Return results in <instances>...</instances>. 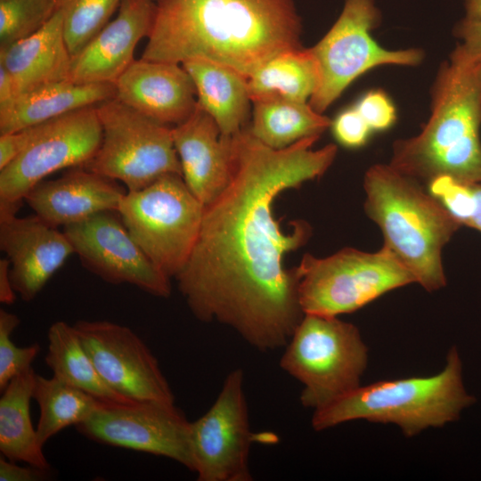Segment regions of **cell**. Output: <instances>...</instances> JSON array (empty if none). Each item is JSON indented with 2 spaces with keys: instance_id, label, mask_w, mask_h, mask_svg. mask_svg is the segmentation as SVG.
<instances>
[{
  "instance_id": "cell-38",
  "label": "cell",
  "mask_w": 481,
  "mask_h": 481,
  "mask_svg": "<svg viewBox=\"0 0 481 481\" xmlns=\"http://www.w3.org/2000/svg\"><path fill=\"white\" fill-rule=\"evenodd\" d=\"M17 97L18 94L12 76L0 65V112L7 110Z\"/></svg>"
},
{
  "instance_id": "cell-40",
  "label": "cell",
  "mask_w": 481,
  "mask_h": 481,
  "mask_svg": "<svg viewBox=\"0 0 481 481\" xmlns=\"http://www.w3.org/2000/svg\"><path fill=\"white\" fill-rule=\"evenodd\" d=\"M466 10L465 18H481V0H463Z\"/></svg>"
},
{
  "instance_id": "cell-6",
  "label": "cell",
  "mask_w": 481,
  "mask_h": 481,
  "mask_svg": "<svg viewBox=\"0 0 481 481\" xmlns=\"http://www.w3.org/2000/svg\"><path fill=\"white\" fill-rule=\"evenodd\" d=\"M286 346L280 365L303 385L304 407L320 410L361 386L368 347L353 323L305 314Z\"/></svg>"
},
{
  "instance_id": "cell-24",
  "label": "cell",
  "mask_w": 481,
  "mask_h": 481,
  "mask_svg": "<svg viewBox=\"0 0 481 481\" xmlns=\"http://www.w3.org/2000/svg\"><path fill=\"white\" fill-rule=\"evenodd\" d=\"M35 376L30 368L13 378L1 391L0 451L10 461L51 470L30 418Z\"/></svg>"
},
{
  "instance_id": "cell-18",
  "label": "cell",
  "mask_w": 481,
  "mask_h": 481,
  "mask_svg": "<svg viewBox=\"0 0 481 481\" xmlns=\"http://www.w3.org/2000/svg\"><path fill=\"white\" fill-rule=\"evenodd\" d=\"M118 12L71 60L69 80L116 83L134 62L139 41L149 37L157 11L154 0H122Z\"/></svg>"
},
{
  "instance_id": "cell-25",
  "label": "cell",
  "mask_w": 481,
  "mask_h": 481,
  "mask_svg": "<svg viewBox=\"0 0 481 481\" xmlns=\"http://www.w3.org/2000/svg\"><path fill=\"white\" fill-rule=\"evenodd\" d=\"M45 363L54 377L106 404L137 403L112 389L98 372L74 325L53 322L47 332Z\"/></svg>"
},
{
  "instance_id": "cell-9",
  "label": "cell",
  "mask_w": 481,
  "mask_h": 481,
  "mask_svg": "<svg viewBox=\"0 0 481 481\" xmlns=\"http://www.w3.org/2000/svg\"><path fill=\"white\" fill-rule=\"evenodd\" d=\"M101 145L86 168L138 191L162 175H182L172 127L159 123L116 98L96 106Z\"/></svg>"
},
{
  "instance_id": "cell-2",
  "label": "cell",
  "mask_w": 481,
  "mask_h": 481,
  "mask_svg": "<svg viewBox=\"0 0 481 481\" xmlns=\"http://www.w3.org/2000/svg\"><path fill=\"white\" fill-rule=\"evenodd\" d=\"M292 0H158L142 58L205 60L249 77L277 54L301 48Z\"/></svg>"
},
{
  "instance_id": "cell-14",
  "label": "cell",
  "mask_w": 481,
  "mask_h": 481,
  "mask_svg": "<svg viewBox=\"0 0 481 481\" xmlns=\"http://www.w3.org/2000/svg\"><path fill=\"white\" fill-rule=\"evenodd\" d=\"M81 265L102 281L130 284L159 298L171 294L170 278L145 255L117 210L63 227Z\"/></svg>"
},
{
  "instance_id": "cell-3",
  "label": "cell",
  "mask_w": 481,
  "mask_h": 481,
  "mask_svg": "<svg viewBox=\"0 0 481 481\" xmlns=\"http://www.w3.org/2000/svg\"><path fill=\"white\" fill-rule=\"evenodd\" d=\"M481 64L444 62L420 134L393 143L389 165L420 183L439 176L481 183Z\"/></svg>"
},
{
  "instance_id": "cell-1",
  "label": "cell",
  "mask_w": 481,
  "mask_h": 481,
  "mask_svg": "<svg viewBox=\"0 0 481 481\" xmlns=\"http://www.w3.org/2000/svg\"><path fill=\"white\" fill-rule=\"evenodd\" d=\"M320 136L274 150L249 125L233 135L235 162L225 189L205 206L193 249L175 276L192 314L203 322L232 328L260 351L286 346L304 316L296 267L284 256L312 235L305 220L283 231L273 213L284 192L322 176L338 151L330 143L313 149Z\"/></svg>"
},
{
  "instance_id": "cell-11",
  "label": "cell",
  "mask_w": 481,
  "mask_h": 481,
  "mask_svg": "<svg viewBox=\"0 0 481 481\" xmlns=\"http://www.w3.org/2000/svg\"><path fill=\"white\" fill-rule=\"evenodd\" d=\"M23 151L0 170V206L18 208L26 195L49 175L85 167L102 137L96 106L82 108L30 126Z\"/></svg>"
},
{
  "instance_id": "cell-5",
  "label": "cell",
  "mask_w": 481,
  "mask_h": 481,
  "mask_svg": "<svg viewBox=\"0 0 481 481\" xmlns=\"http://www.w3.org/2000/svg\"><path fill=\"white\" fill-rule=\"evenodd\" d=\"M476 401L465 387L460 352L452 346L437 373L361 385L314 411L311 422L316 431L359 420L394 424L405 436L412 437L458 420Z\"/></svg>"
},
{
  "instance_id": "cell-7",
  "label": "cell",
  "mask_w": 481,
  "mask_h": 481,
  "mask_svg": "<svg viewBox=\"0 0 481 481\" xmlns=\"http://www.w3.org/2000/svg\"><path fill=\"white\" fill-rule=\"evenodd\" d=\"M304 314L338 316L411 283V272L387 248L365 252L344 248L326 257L305 254L296 267Z\"/></svg>"
},
{
  "instance_id": "cell-36",
  "label": "cell",
  "mask_w": 481,
  "mask_h": 481,
  "mask_svg": "<svg viewBox=\"0 0 481 481\" xmlns=\"http://www.w3.org/2000/svg\"><path fill=\"white\" fill-rule=\"evenodd\" d=\"M51 470L41 469L29 465L20 466L4 456L0 457L1 481H38L50 477Z\"/></svg>"
},
{
  "instance_id": "cell-21",
  "label": "cell",
  "mask_w": 481,
  "mask_h": 481,
  "mask_svg": "<svg viewBox=\"0 0 481 481\" xmlns=\"http://www.w3.org/2000/svg\"><path fill=\"white\" fill-rule=\"evenodd\" d=\"M75 0H60L52 18L32 36L0 47V65L12 76L18 96L69 80L72 57L64 37L66 14Z\"/></svg>"
},
{
  "instance_id": "cell-35",
  "label": "cell",
  "mask_w": 481,
  "mask_h": 481,
  "mask_svg": "<svg viewBox=\"0 0 481 481\" xmlns=\"http://www.w3.org/2000/svg\"><path fill=\"white\" fill-rule=\"evenodd\" d=\"M30 126L0 135V170L9 166L23 151L30 138Z\"/></svg>"
},
{
  "instance_id": "cell-12",
  "label": "cell",
  "mask_w": 481,
  "mask_h": 481,
  "mask_svg": "<svg viewBox=\"0 0 481 481\" xmlns=\"http://www.w3.org/2000/svg\"><path fill=\"white\" fill-rule=\"evenodd\" d=\"M249 428L243 371H232L209 410L191 422L194 472L199 481H250Z\"/></svg>"
},
{
  "instance_id": "cell-39",
  "label": "cell",
  "mask_w": 481,
  "mask_h": 481,
  "mask_svg": "<svg viewBox=\"0 0 481 481\" xmlns=\"http://www.w3.org/2000/svg\"><path fill=\"white\" fill-rule=\"evenodd\" d=\"M11 264L7 257L0 259V302L12 305L16 300V292L10 275Z\"/></svg>"
},
{
  "instance_id": "cell-22",
  "label": "cell",
  "mask_w": 481,
  "mask_h": 481,
  "mask_svg": "<svg viewBox=\"0 0 481 481\" xmlns=\"http://www.w3.org/2000/svg\"><path fill=\"white\" fill-rule=\"evenodd\" d=\"M114 83L77 84L69 80L36 88L0 112V135L36 126L71 111L115 98Z\"/></svg>"
},
{
  "instance_id": "cell-13",
  "label": "cell",
  "mask_w": 481,
  "mask_h": 481,
  "mask_svg": "<svg viewBox=\"0 0 481 481\" xmlns=\"http://www.w3.org/2000/svg\"><path fill=\"white\" fill-rule=\"evenodd\" d=\"M76 428L92 441L164 456L194 472L191 422L175 404H103Z\"/></svg>"
},
{
  "instance_id": "cell-10",
  "label": "cell",
  "mask_w": 481,
  "mask_h": 481,
  "mask_svg": "<svg viewBox=\"0 0 481 481\" xmlns=\"http://www.w3.org/2000/svg\"><path fill=\"white\" fill-rule=\"evenodd\" d=\"M380 12L375 0H346L338 20L311 51L318 61L321 83L308 101L319 113L329 108L358 77L381 65L417 66L418 48L388 50L371 37Z\"/></svg>"
},
{
  "instance_id": "cell-20",
  "label": "cell",
  "mask_w": 481,
  "mask_h": 481,
  "mask_svg": "<svg viewBox=\"0 0 481 481\" xmlns=\"http://www.w3.org/2000/svg\"><path fill=\"white\" fill-rule=\"evenodd\" d=\"M126 192L116 180L76 167L59 178L38 183L24 200L36 216L58 228L80 223L102 211H118Z\"/></svg>"
},
{
  "instance_id": "cell-16",
  "label": "cell",
  "mask_w": 481,
  "mask_h": 481,
  "mask_svg": "<svg viewBox=\"0 0 481 481\" xmlns=\"http://www.w3.org/2000/svg\"><path fill=\"white\" fill-rule=\"evenodd\" d=\"M0 248L11 264L12 287L26 302L33 300L74 254L64 232L36 215L0 213Z\"/></svg>"
},
{
  "instance_id": "cell-29",
  "label": "cell",
  "mask_w": 481,
  "mask_h": 481,
  "mask_svg": "<svg viewBox=\"0 0 481 481\" xmlns=\"http://www.w3.org/2000/svg\"><path fill=\"white\" fill-rule=\"evenodd\" d=\"M60 0H0V47L27 38L41 29Z\"/></svg>"
},
{
  "instance_id": "cell-37",
  "label": "cell",
  "mask_w": 481,
  "mask_h": 481,
  "mask_svg": "<svg viewBox=\"0 0 481 481\" xmlns=\"http://www.w3.org/2000/svg\"><path fill=\"white\" fill-rule=\"evenodd\" d=\"M460 223L481 232V183H471V194Z\"/></svg>"
},
{
  "instance_id": "cell-27",
  "label": "cell",
  "mask_w": 481,
  "mask_h": 481,
  "mask_svg": "<svg viewBox=\"0 0 481 481\" xmlns=\"http://www.w3.org/2000/svg\"><path fill=\"white\" fill-rule=\"evenodd\" d=\"M252 135L265 145L281 150L307 137L321 136L331 120L315 111L309 102L280 98L252 102Z\"/></svg>"
},
{
  "instance_id": "cell-33",
  "label": "cell",
  "mask_w": 481,
  "mask_h": 481,
  "mask_svg": "<svg viewBox=\"0 0 481 481\" xmlns=\"http://www.w3.org/2000/svg\"><path fill=\"white\" fill-rule=\"evenodd\" d=\"M355 107L372 131L386 130L396 119L395 107L382 90L369 91Z\"/></svg>"
},
{
  "instance_id": "cell-34",
  "label": "cell",
  "mask_w": 481,
  "mask_h": 481,
  "mask_svg": "<svg viewBox=\"0 0 481 481\" xmlns=\"http://www.w3.org/2000/svg\"><path fill=\"white\" fill-rule=\"evenodd\" d=\"M330 126L336 140L346 148L364 145L372 132L355 106L340 112Z\"/></svg>"
},
{
  "instance_id": "cell-19",
  "label": "cell",
  "mask_w": 481,
  "mask_h": 481,
  "mask_svg": "<svg viewBox=\"0 0 481 481\" xmlns=\"http://www.w3.org/2000/svg\"><path fill=\"white\" fill-rule=\"evenodd\" d=\"M115 88L118 101L170 126L185 121L198 103L194 83L180 63L135 60Z\"/></svg>"
},
{
  "instance_id": "cell-4",
  "label": "cell",
  "mask_w": 481,
  "mask_h": 481,
  "mask_svg": "<svg viewBox=\"0 0 481 481\" xmlns=\"http://www.w3.org/2000/svg\"><path fill=\"white\" fill-rule=\"evenodd\" d=\"M364 211L379 227L383 247L433 292L446 285L442 251L461 224L422 183L389 164H375L363 177Z\"/></svg>"
},
{
  "instance_id": "cell-30",
  "label": "cell",
  "mask_w": 481,
  "mask_h": 481,
  "mask_svg": "<svg viewBox=\"0 0 481 481\" xmlns=\"http://www.w3.org/2000/svg\"><path fill=\"white\" fill-rule=\"evenodd\" d=\"M122 0H75L64 21L65 41L71 57L109 22Z\"/></svg>"
},
{
  "instance_id": "cell-17",
  "label": "cell",
  "mask_w": 481,
  "mask_h": 481,
  "mask_svg": "<svg viewBox=\"0 0 481 481\" xmlns=\"http://www.w3.org/2000/svg\"><path fill=\"white\" fill-rule=\"evenodd\" d=\"M172 135L185 184L204 206L208 205L232 176L233 135H223L216 122L199 103L185 121L172 127Z\"/></svg>"
},
{
  "instance_id": "cell-23",
  "label": "cell",
  "mask_w": 481,
  "mask_h": 481,
  "mask_svg": "<svg viewBox=\"0 0 481 481\" xmlns=\"http://www.w3.org/2000/svg\"><path fill=\"white\" fill-rule=\"evenodd\" d=\"M191 76L198 103L214 118L224 136L248 126L252 103L248 77L224 65L196 59L182 63Z\"/></svg>"
},
{
  "instance_id": "cell-32",
  "label": "cell",
  "mask_w": 481,
  "mask_h": 481,
  "mask_svg": "<svg viewBox=\"0 0 481 481\" xmlns=\"http://www.w3.org/2000/svg\"><path fill=\"white\" fill-rule=\"evenodd\" d=\"M454 34L461 38L450 55V62L460 66L481 64V18L462 19L456 26Z\"/></svg>"
},
{
  "instance_id": "cell-31",
  "label": "cell",
  "mask_w": 481,
  "mask_h": 481,
  "mask_svg": "<svg viewBox=\"0 0 481 481\" xmlns=\"http://www.w3.org/2000/svg\"><path fill=\"white\" fill-rule=\"evenodd\" d=\"M17 314L0 310V390L16 376L32 368V363L40 352L37 343L28 346H17L12 339L14 330L20 324Z\"/></svg>"
},
{
  "instance_id": "cell-8",
  "label": "cell",
  "mask_w": 481,
  "mask_h": 481,
  "mask_svg": "<svg viewBox=\"0 0 481 481\" xmlns=\"http://www.w3.org/2000/svg\"><path fill=\"white\" fill-rule=\"evenodd\" d=\"M204 208L182 175L167 174L141 190L127 191L118 212L135 241L171 279L193 249Z\"/></svg>"
},
{
  "instance_id": "cell-26",
  "label": "cell",
  "mask_w": 481,
  "mask_h": 481,
  "mask_svg": "<svg viewBox=\"0 0 481 481\" xmlns=\"http://www.w3.org/2000/svg\"><path fill=\"white\" fill-rule=\"evenodd\" d=\"M321 83V69L310 48L282 52L248 77L251 102L280 98L307 102Z\"/></svg>"
},
{
  "instance_id": "cell-15",
  "label": "cell",
  "mask_w": 481,
  "mask_h": 481,
  "mask_svg": "<svg viewBox=\"0 0 481 481\" xmlns=\"http://www.w3.org/2000/svg\"><path fill=\"white\" fill-rule=\"evenodd\" d=\"M74 327L103 380L135 402L175 404L158 360L130 328L109 321H77Z\"/></svg>"
},
{
  "instance_id": "cell-28",
  "label": "cell",
  "mask_w": 481,
  "mask_h": 481,
  "mask_svg": "<svg viewBox=\"0 0 481 481\" xmlns=\"http://www.w3.org/2000/svg\"><path fill=\"white\" fill-rule=\"evenodd\" d=\"M33 399L40 411L36 430L42 445L65 428L83 423L106 404L53 375L36 374Z\"/></svg>"
}]
</instances>
